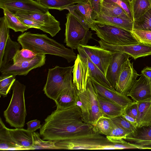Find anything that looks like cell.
I'll return each mask as SVG.
<instances>
[{
	"label": "cell",
	"instance_id": "cell-26",
	"mask_svg": "<svg viewBox=\"0 0 151 151\" xmlns=\"http://www.w3.org/2000/svg\"><path fill=\"white\" fill-rule=\"evenodd\" d=\"M138 132L135 136H127L125 139L130 142L147 147L151 149V126L137 128Z\"/></svg>",
	"mask_w": 151,
	"mask_h": 151
},
{
	"label": "cell",
	"instance_id": "cell-6",
	"mask_svg": "<svg viewBox=\"0 0 151 151\" xmlns=\"http://www.w3.org/2000/svg\"><path fill=\"white\" fill-rule=\"evenodd\" d=\"M90 28L105 42L117 45L136 44L139 42L131 32L113 25L94 22Z\"/></svg>",
	"mask_w": 151,
	"mask_h": 151
},
{
	"label": "cell",
	"instance_id": "cell-44",
	"mask_svg": "<svg viewBox=\"0 0 151 151\" xmlns=\"http://www.w3.org/2000/svg\"><path fill=\"white\" fill-rule=\"evenodd\" d=\"M18 17L23 23L29 27L30 28L39 29L45 32V30L44 26L38 22L29 19Z\"/></svg>",
	"mask_w": 151,
	"mask_h": 151
},
{
	"label": "cell",
	"instance_id": "cell-23",
	"mask_svg": "<svg viewBox=\"0 0 151 151\" xmlns=\"http://www.w3.org/2000/svg\"><path fill=\"white\" fill-rule=\"evenodd\" d=\"M94 22L113 25L130 32L133 29V21L130 19L110 17L100 13Z\"/></svg>",
	"mask_w": 151,
	"mask_h": 151
},
{
	"label": "cell",
	"instance_id": "cell-38",
	"mask_svg": "<svg viewBox=\"0 0 151 151\" xmlns=\"http://www.w3.org/2000/svg\"><path fill=\"white\" fill-rule=\"evenodd\" d=\"M133 29L151 31V7L145 13L141 21H133Z\"/></svg>",
	"mask_w": 151,
	"mask_h": 151
},
{
	"label": "cell",
	"instance_id": "cell-31",
	"mask_svg": "<svg viewBox=\"0 0 151 151\" xmlns=\"http://www.w3.org/2000/svg\"><path fill=\"white\" fill-rule=\"evenodd\" d=\"M100 13L110 17L130 19L124 9L115 3L101 1Z\"/></svg>",
	"mask_w": 151,
	"mask_h": 151
},
{
	"label": "cell",
	"instance_id": "cell-7",
	"mask_svg": "<svg viewBox=\"0 0 151 151\" xmlns=\"http://www.w3.org/2000/svg\"><path fill=\"white\" fill-rule=\"evenodd\" d=\"M73 65L65 67L56 66L49 69L47 81L43 88L44 93L55 101L68 82L73 80Z\"/></svg>",
	"mask_w": 151,
	"mask_h": 151
},
{
	"label": "cell",
	"instance_id": "cell-10",
	"mask_svg": "<svg viewBox=\"0 0 151 151\" xmlns=\"http://www.w3.org/2000/svg\"><path fill=\"white\" fill-rule=\"evenodd\" d=\"M78 47L106 76L113 52L96 45H86Z\"/></svg>",
	"mask_w": 151,
	"mask_h": 151
},
{
	"label": "cell",
	"instance_id": "cell-32",
	"mask_svg": "<svg viewBox=\"0 0 151 151\" xmlns=\"http://www.w3.org/2000/svg\"><path fill=\"white\" fill-rule=\"evenodd\" d=\"M39 4L49 9L62 11L67 7L77 3L70 0H36Z\"/></svg>",
	"mask_w": 151,
	"mask_h": 151
},
{
	"label": "cell",
	"instance_id": "cell-50",
	"mask_svg": "<svg viewBox=\"0 0 151 151\" xmlns=\"http://www.w3.org/2000/svg\"><path fill=\"white\" fill-rule=\"evenodd\" d=\"M148 1H149V2L151 5V0H148Z\"/></svg>",
	"mask_w": 151,
	"mask_h": 151
},
{
	"label": "cell",
	"instance_id": "cell-41",
	"mask_svg": "<svg viewBox=\"0 0 151 151\" xmlns=\"http://www.w3.org/2000/svg\"><path fill=\"white\" fill-rule=\"evenodd\" d=\"M113 128L111 134L109 136L106 137L111 142L119 139H125L128 135L127 133L120 126L113 122Z\"/></svg>",
	"mask_w": 151,
	"mask_h": 151
},
{
	"label": "cell",
	"instance_id": "cell-5",
	"mask_svg": "<svg viewBox=\"0 0 151 151\" xmlns=\"http://www.w3.org/2000/svg\"><path fill=\"white\" fill-rule=\"evenodd\" d=\"M76 92L78 98L77 105L81 108L83 121L95 126L100 119L105 117L100 108L97 96L90 78L86 90L80 91L76 89Z\"/></svg>",
	"mask_w": 151,
	"mask_h": 151
},
{
	"label": "cell",
	"instance_id": "cell-9",
	"mask_svg": "<svg viewBox=\"0 0 151 151\" xmlns=\"http://www.w3.org/2000/svg\"><path fill=\"white\" fill-rule=\"evenodd\" d=\"M45 54H37L32 60L14 63H11L0 69L2 75L26 76L32 70L42 67L45 63Z\"/></svg>",
	"mask_w": 151,
	"mask_h": 151
},
{
	"label": "cell",
	"instance_id": "cell-4",
	"mask_svg": "<svg viewBox=\"0 0 151 151\" xmlns=\"http://www.w3.org/2000/svg\"><path fill=\"white\" fill-rule=\"evenodd\" d=\"M26 86L18 80H16L12 88V97L4 115L6 122L11 127L22 128L25 124L27 115L24 98Z\"/></svg>",
	"mask_w": 151,
	"mask_h": 151
},
{
	"label": "cell",
	"instance_id": "cell-47",
	"mask_svg": "<svg viewBox=\"0 0 151 151\" xmlns=\"http://www.w3.org/2000/svg\"><path fill=\"white\" fill-rule=\"evenodd\" d=\"M141 74L151 79V67L147 66L144 68L141 71Z\"/></svg>",
	"mask_w": 151,
	"mask_h": 151
},
{
	"label": "cell",
	"instance_id": "cell-46",
	"mask_svg": "<svg viewBox=\"0 0 151 151\" xmlns=\"http://www.w3.org/2000/svg\"><path fill=\"white\" fill-rule=\"evenodd\" d=\"M27 129L33 132L41 127L40 121L37 119L29 121L27 123Z\"/></svg>",
	"mask_w": 151,
	"mask_h": 151
},
{
	"label": "cell",
	"instance_id": "cell-22",
	"mask_svg": "<svg viewBox=\"0 0 151 151\" xmlns=\"http://www.w3.org/2000/svg\"><path fill=\"white\" fill-rule=\"evenodd\" d=\"M136 102L138 108L137 128L151 126V97Z\"/></svg>",
	"mask_w": 151,
	"mask_h": 151
},
{
	"label": "cell",
	"instance_id": "cell-1",
	"mask_svg": "<svg viewBox=\"0 0 151 151\" xmlns=\"http://www.w3.org/2000/svg\"><path fill=\"white\" fill-rule=\"evenodd\" d=\"M45 120L40 134L45 140L58 141L98 132L95 126L84 122L77 104L66 109L57 107Z\"/></svg>",
	"mask_w": 151,
	"mask_h": 151
},
{
	"label": "cell",
	"instance_id": "cell-16",
	"mask_svg": "<svg viewBox=\"0 0 151 151\" xmlns=\"http://www.w3.org/2000/svg\"><path fill=\"white\" fill-rule=\"evenodd\" d=\"M72 73L73 83L76 89L80 91L85 90L91 76L87 62L79 54L75 60Z\"/></svg>",
	"mask_w": 151,
	"mask_h": 151
},
{
	"label": "cell",
	"instance_id": "cell-37",
	"mask_svg": "<svg viewBox=\"0 0 151 151\" xmlns=\"http://www.w3.org/2000/svg\"><path fill=\"white\" fill-rule=\"evenodd\" d=\"M95 126L99 134L109 137L113 128V123L110 118L104 117L100 119Z\"/></svg>",
	"mask_w": 151,
	"mask_h": 151
},
{
	"label": "cell",
	"instance_id": "cell-25",
	"mask_svg": "<svg viewBox=\"0 0 151 151\" xmlns=\"http://www.w3.org/2000/svg\"><path fill=\"white\" fill-rule=\"evenodd\" d=\"M0 150H25L17 145L10 135L8 128L6 127L1 119H0Z\"/></svg>",
	"mask_w": 151,
	"mask_h": 151
},
{
	"label": "cell",
	"instance_id": "cell-20",
	"mask_svg": "<svg viewBox=\"0 0 151 151\" xmlns=\"http://www.w3.org/2000/svg\"><path fill=\"white\" fill-rule=\"evenodd\" d=\"M70 80L55 101L57 107L66 109L77 104L76 89Z\"/></svg>",
	"mask_w": 151,
	"mask_h": 151
},
{
	"label": "cell",
	"instance_id": "cell-2",
	"mask_svg": "<svg viewBox=\"0 0 151 151\" xmlns=\"http://www.w3.org/2000/svg\"><path fill=\"white\" fill-rule=\"evenodd\" d=\"M17 40L22 48L29 50L36 54L58 56L65 58L68 63L75 60L77 58L73 49L66 48L46 34L25 32L20 35Z\"/></svg>",
	"mask_w": 151,
	"mask_h": 151
},
{
	"label": "cell",
	"instance_id": "cell-18",
	"mask_svg": "<svg viewBox=\"0 0 151 151\" xmlns=\"http://www.w3.org/2000/svg\"><path fill=\"white\" fill-rule=\"evenodd\" d=\"M127 94L133 101H139L151 97V79L141 74Z\"/></svg>",
	"mask_w": 151,
	"mask_h": 151
},
{
	"label": "cell",
	"instance_id": "cell-17",
	"mask_svg": "<svg viewBox=\"0 0 151 151\" xmlns=\"http://www.w3.org/2000/svg\"><path fill=\"white\" fill-rule=\"evenodd\" d=\"M112 52L113 54L105 77L114 89L122 65L131 57L128 54L122 52Z\"/></svg>",
	"mask_w": 151,
	"mask_h": 151
},
{
	"label": "cell",
	"instance_id": "cell-29",
	"mask_svg": "<svg viewBox=\"0 0 151 151\" xmlns=\"http://www.w3.org/2000/svg\"><path fill=\"white\" fill-rule=\"evenodd\" d=\"M20 44L8 37L4 50L2 62L0 64V69L13 62V59L17 53L20 50Z\"/></svg>",
	"mask_w": 151,
	"mask_h": 151
},
{
	"label": "cell",
	"instance_id": "cell-11",
	"mask_svg": "<svg viewBox=\"0 0 151 151\" xmlns=\"http://www.w3.org/2000/svg\"><path fill=\"white\" fill-rule=\"evenodd\" d=\"M15 14L18 17L30 19L38 22L44 27L45 32L54 37L61 30L60 22L49 11L45 13H28L17 11Z\"/></svg>",
	"mask_w": 151,
	"mask_h": 151
},
{
	"label": "cell",
	"instance_id": "cell-49",
	"mask_svg": "<svg viewBox=\"0 0 151 151\" xmlns=\"http://www.w3.org/2000/svg\"><path fill=\"white\" fill-rule=\"evenodd\" d=\"M75 1L77 3H78L81 2H87L88 1V0H70Z\"/></svg>",
	"mask_w": 151,
	"mask_h": 151
},
{
	"label": "cell",
	"instance_id": "cell-35",
	"mask_svg": "<svg viewBox=\"0 0 151 151\" xmlns=\"http://www.w3.org/2000/svg\"><path fill=\"white\" fill-rule=\"evenodd\" d=\"M16 75H2L0 76V96L6 97L16 80Z\"/></svg>",
	"mask_w": 151,
	"mask_h": 151
},
{
	"label": "cell",
	"instance_id": "cell-39",
	"mask_svg": "<svg viewBox=\"0 0 151 151\" xmlns=\"http://www.w3.org/2000/svg\"><path fill=\"white\" fill-rule=\"evenodd\" d=\"M37 54L26 49L22 48L16 54L13 59L14 63L30 60L34 58Z\"/></svg>",
	"mask_w": 151,
	"mask_h": 151
},
{
	"label": "cell",
	"instance_id": "cell-40",
	"mask_svg": "<svg viewBox=\"0 0 151 151\" xmlns=\"http://www.w3.org/2000/svg\"><path fill=\"white\" fill-rule=\"evenodd\" d=\"M131 32L139 43L151 46V31L133 29Z\"/></svg>",
	"mask_w": 151,
	"mask_h": 151
},
{
	"label": "cell",
	"instance_id": "cell-14",
	"mask_svg": "<svg viewBox=\"0 0 151 151\" xmlns=\"http://www.w3.org/2000/svg\"><path fill=\"white\" fill-rule=\"evenodd\" d=\"M0 8L10 11L45 13L48 8L33 0H0Z\"/></svg>",
	"mask_w": 151,
	"mask_h": 151
},
{
	"label": "cell",
	"instance_id": "cell-15",
	"mask_svg": "<svg viewBox=\"0 0 151 151\" xmlns=\"http://www.w3.org/2000/svg\"><path fill=\"white\" fill-rule=\"evenodd\" d=\"M93 88L98 96L125 108L133 101L126 95L110 89L90 78Z\"/></svg>",
	"mask_w": 151,
	"mask_h": 151
},
{
	"label": "cell",
	"instance_id": "cell-36",
	"mask_svg": "<svg viewBox=\"0 0 151 151\" xmlns=\"http://www.w3.org/2000/svg\"><path fill=\"white\" fill-rule=\"evenodd\" d=\"M34 146L32 150L40 149H58L55 146V141H44L40 137V134L37 132H33Z\"/></svg>",
	"mask_w": 151,
	"mask_h": 151
},
{
	"label": "cell",
	"instance_id": "cell-24",
	"mask_svg": "<svg viewBox=\"0 0 151 151\" xmlns=\"http://www.w3.org/2000/svg\"><path fill=\"white\" fill-rule=\"evenodd\" d=\"M77 50L79 55L87 62L90 71V78H92L98 83L113 90H115L106 78L105 76L91 60L79 48Z\"/></svg>",
	"mask_w": 151,
	"mask_h": 151
},
{
	"label": "cell",
	"instance_id": "cell-45",
	"mask_svg": "<svg viewBox=\"0 0 151 151\" xmlns=\"http://www.w3.org/2000/svg\"><path fill=\"white\" fill-rule=\"evenodd\" d=\"M138 113V108L137 103L133 101L125 108L123 113L127 114L136 120Z\"/></svg>",
	"mask_w": 151,
	"mask_h": 151
},
{
	"label": "cell",
	"instance_id": "cell-33",
	"mask_svg": "<svg viewBox=\"0 0 151 151\" xmlns=\"http://www.w3.org/2000/svg\"><path fill=\"white\" fill-rule=\"evenodd\" d=\"M9 29L4 17H1L0 19V64L2 62L4 48L10 36Z\"/></svg>",
	"mask_w": 151,
	"mask_h": 151
},
{
	"label": "cell",
	"instance_id": "cell-27",
	"mask_svg": "<svg viewBox=\"0 0 151 151\" xmlns=\"http://www.w3.org/2000/svg\"><path fill=\"white\" fill-rule=\"evenodd\" d=\"M99 104L105 117L111 118L122 116L125 108L97 96Z\"/></svg>",
	"mask_w": 151,
	"mask_h": 151
},
{
	"label": "cell",
	"instance_id": "cell-48",
	"mask_svg": "<svg viewBox=\"0 0 151 151\" xmlns=\"http://www.w3.org/2000/svg\"><path fill=\"white\" fill-rule=\"evenodd\" d=\"M122 116L129 122L134 127L137 128V122L135 119L125 113H123Z\"/></svg>",
	"mask_w": 151,
	"mask_h": 151
},
{
	"label": "cell",
	"instance_id": "cell-19",
	"mask_svg": "<svg viewBox=\"0 0 151 151\" xmlns=\"http://www.w3.org/2000/svg\"><path fill=\"white\" fill-rule=\"evenodd\" d=\"M65 9L68 10L88 29L94 22L92 17V10L88 1L77 3L67 7Z\"/></svg>",
	"mask_w": 151,
	"mask_h": 151
},
{
	"label": "cell",
	"instance_id": "cell-13",
	"mask_svg": "<svg viewBox=\"0 0 151 151\" xmlns=\"http://www.w3.org/2000/svg\"><path fill=\"white\" fill-rule=\"evenodd\" d=\"M98 42L100 47L103 48L111 52L118 51L126 53L134 60L151 55V46L142 43L117 45L107 43L101 40Z\"/></svg>",
	"mask_w": 151,
	"mask_h": 151
},
{
	"label": "cell",
	"instance_id": "cell-3",
	"mask_svg": "<svg viewBox=\"0 0 151 151\" xmlns=\"http://www.w3.org/2000/svg\"><path fill=\"white\" fill-rule=\"evenodd\" d=\"M55 141L59 150H116L114 143L98 132Z\"/></svg>",
	"mask_w": 151,
	"mask_h": 151
},
{
	"label": "cell",
	"instance_id": "cell-43",
	"mask_svg": "<svg viewBox=\"0 0 151 151\" xmlns=\"http://www.w3.org/2000/svg\"><path fill=\"white\" fill-rule=\"evenodd\" d=\"M101 0H88L92 10V17L93 20L101 13Z\"/></svg>",
	"mask_w": 151,
	"mask_h": 151
},
{
	"label": "cell",
	"instance_id": "cell-34",
	"mask_svg": "<svg viewBox=\"0 0 151 151\" xmlns=\"http://www.w3.org/2000/svg\"><path fill=\"white\" fill-rule=\"evenodd\" d=\"M114 123L120 126L128 134V136H135L138 132L137 128L134 127L122 115L110 118Z\"/></svg>",
	"mask_w": 151,
	"mask_h": 151
},
{
	"label": "cell",
	"instance_id": "cell-42",
	"mask_svg": "<svg viewBox=\"0 0 151 151\" xmlns=\"http://www.w3.org/2000/svg\"><path fill=\"white\" fill-rule=\"evenodd\" d=\"M101 1L118 4L124 9L130 18L133 21L130 6L128 0H101Z\"/></svg>",
	"mask_w": 151,
	"mask_h": 151
},
{
	"label": "cell",
	"instance_id": "cell-30",
	"mask_svg": "<svg viewBox=\"0 0 151 151\" xmlns=\"http://www.w3.org/2000/svg\"><path fill=\"white\" fill-rule=\"evenodd\" d=\"M4 17L6 24L9 29L15 32H24L30 28L23 23L14 14L8 9L4 8Z\"/></svg>",
	"mask_w": 151,
	"mask_h": 151
},
{
	"label": "cell",
	"instance_id": "cell-12",
	"mask_svg": "<svg viewBox=\"0 0 151 151\" xmlns=\"http://www.w3.org/2000/svg\"><path fill=\"white\" fill-rule=\"evenodd\" d=\"M140 75L134 68L133 63L128 59L122 65L115 90L118 92L127 95Z\"/></svg>",
	"mask_w": 151,
	"mask_h": 151
},
{
	"label": "cell",
	"instance_id": "cell-28",
	"mask_svg": "<svg viewBox=\"0 0 151 151\" xmlns=\"http://www.w3.org/2000/svg\"><path fill=\"white\" fill-rule=\"evenodd\" d=\"M131 8L133 21H139L146 11L151 7L148 0H128Z\"/></svg>",
	"mask_w": 151,
	"mask_h": 151
},
{
	"label": "cell",
	"instance_id": "cell-21",
	"mask_svg": "<svg viewBox=\"0 0 151 151\" xmlns=\"http://www.w3.org/2000/svg\"><path fill=\"white\" fill-rule=\"evenodd\" d=\"M10 135L14 142L25 150H32L34 146L33 132L22 128L9 129Z\"/></svg>",
	"mask_w": 151,
	"mask_h": 151
},
{
	"label": "cell",
	"instance_id": "cell-8",
	"mask_svg": "<svg viewBox=\"0 0 151 151\" xmlns=\"http://www.w3.org/2000/svg\"><path fill=\"white\" fill-rule=\"evenodd\" d=\"M64 42L72 49L86 45L92 38V33L75 17L69 12L66 14Z\"/></svg>",
	"mask_w": 151,
	"mask_h": 151
}]
</instances>
